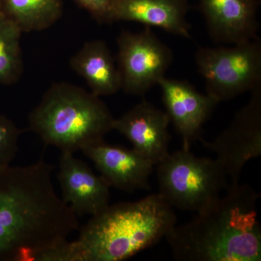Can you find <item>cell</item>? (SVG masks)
I'll return each instance as SVG.
<instances>
[{"label": "cell", "mask_w": 261, "mask_h": 261, "mask_svg": "<svg viewBox=\"0 0 261 261\" xmlns=\"http://www.w3.org/2000/svg\"><path fill=\"white\" fill-rule=\"evenodd\" d=\"M0 12L23 32L50 28L63 13L62 0H1Z\"/></svg>", "instance_id": "obj_16"}, {"label": "cell", "mask_w": 261, "mask_h": 261, "mask_svg": "<svg viewBox=\"0 0 261 261\" xmlns=\"http://www.w3.org/2000/svg\"><path fill=\"white\" fill-rule=\"evenodd\" d=\"M195 63L205 81L206 94L218 102L251 92L261 85L260 39L201 47Z\"/></svg>", "instance_id": "obj_6"}, {"label": "cell", "mask_w": 261, "mask_h": 261, "mask_svg": "<svg viewBox=\"0 0 261 261\" xmlns=\"http://www.w3.org/2000/svg\"><path fill=\"white\" fill-rule=\"evenodd\" d=\"M70 68L87 82L97 97L110 96L122 88L121 73L103 41L86 43L70 60Z\"/></svg>", "instance_id": "obj_15"}, {"label": "cell", "mask_w": 261, "mask_h": 261, "mask_svg": "<svg viewBox=\"0 0 261 261\" xmlns=\"http://www.w3.org/2000/svg\"><path fill=\"white\" fill-rule=\"evenodd\" d=\"M110 187L127 192L149 190L153 163L133 148L108 145L104 140L81 149Z\"/></svg>", "instance_id": "obj_10"}, {"label": "cell", "mask_w": 261, "mask_h": 261, "mask_svg": "<svg viewBox=\"0 0 261 261\" xmlns=\"http://www.w3.org/2000/svg\"><path fill=\"white\" fill-rule=\"evenodd\" d=\"M100 23H112V13L118 0H73Z\"/></svg>", "instance_id": "obj_19"}, {"label": "cell", "mask_w": 261, "mask_h": 261, "mask_svg": "<svg viewBox=\"0 0 261 261\" xmlns=\"http://www.w3.org/2000/svg\"><path fill=\"white\" fill-rule=\"evenodd\" d=\"M159 85L170 122L181 135L182 149L190 150L193 142L200 140L202 126L219 102L208 94L200 93L186 81L165 76Z\"/></svg>", "instance_id": "obj_9"}, {"label": "cell", "mask_w": 261, "mask_h": 261, "mask_svg": "<svg viewBox=\"0 0 261 261\" xmlns=\"http://www.w3.org/2000/svg\"><path fill=\"white\" fill-rule=\"evenodd\" d=\"M22 32L18 25L0 12V84L18 82L23 70L20 47Z\"/></svg>", "instance_id": "obj_17"}, {"label": "cell", "mask_w": 261, "mask_h": 261, "mask_svg": "<svg viewBox=\"0 0 261 261\" xmlns=\"http://www.w3.org/2000/svg\"><path fill=\"white\" fill-rule=\"evenodd\" d=\"M0 1H1V0H0Z\"/></svg>", "instance_id": "obj_20"}, {"label": "cell", "mask_w": 261, "mask_h": 261, "mask_svg": "<svg viewBox=\"0 0 261 261\" xmlns=\"http://www.w3.org/2000/svg\"><path fill=\"white\" fill-rule=\"evenodd\" d=\"M114 121L100 97L66 82L53 84L29 115V129L46 145L71 153L104 140Z\"/></svg>", "instance_id": "obj_4"}, {"label": "cell", "mask_w": 261, "mask_h": 261, "mask_svg": "<svg viewBox=\"0 0 261 261\" xmlns=\"http://www.w3.org/2000/svg\"><path fill=\"white\" fill-rule=\"evenodd\" d=\"M188 10L187 0H118L113 10L112 23L137 22L189 39L191 25L186 19Z\"/></svg>", "instance_id": "obj_14"}, {"label": "cell", "mask_w": 261, "mask_h": 261, "mask_svg": "<svg viewBox=\"0 0 261 261\" xmlns=\"http://www.w3.org/2000/svg\"><path fill=\"white\" fill-rule=\"evenodd\" d=\"M176 225L161 194L121 202L94 215L74 241L44 252L38 261H121L159 243Z\"/></svg>", "instance_id": "obj_2"}, {"label": "cell", "mask_w": 261, "mask_h": 261, "mask_svg": "<svg viewBox=\"0 0 261 261\" xmlns=\"http://www.w3.org/2000/svg\"><path fill=\"white\" fill-rule=\"evenodd\" d=\"M23 130L4 115H0V168L10 166L18 151V140Z\"/></svg>", "instance_id": "obj_18"}, {"label": "cell", "mask_w": 261, "mask_h": 261, "mask_svg": "<svg viewBox=\"0 0 261 261\" xmlns=\"http://www.w3.org/2000/svg\"><path fill=\"white\" fill-rule=\"evenodd\" d=\"M224 196L195 219L175 226L167 239L175 260L260 261V197L248 185H229Z\"/></svg>", "instance_id": "obj_3"}, {"label": "cell", "mask_w": 261, "mask_h": 261, "mask_svg": "<svg viewBox=\"0 0 261 261\" xmlns=\"http://www.w3.org/2000/svg\"><path fill=\"white\" fill-rule=\"evenodd\" d=\"M58 178L62 200L77 216L99 214L109 206L110 187L102 176L73 153L61 152Z\"/></svg>", "instance_id": "obj_11"}, {"label": "cell", "mask_w": 261, "mask_h": 261, "mask_svg": "<svg viewBox=\"0 0 261 261\" xmlns=\"http://www.w3.org/2000/svg\"><path fill=\"white\" fill-rule=\"evenodd\" d=\"M122 89L143 95L164 78L173 61L171 49L145 27L138 33L123 31L117 39Z\"/></svg>", "instance_id": "obj_7"}, {"label": "cell", "mask_w": 261, "mask_h": 261, "mask_svg": "<svg viewBox=\"0 0 261 261\" xmlns=\"http://www.w3.org/2000/svg\"><path fill=\"white\" fill-rule=\"evenodd\" d=\"M159 193L171 207L199 213L216 202L229 187L216 159L197 157L182 149L157 164Z\"/></svg>", "instance_id": "obj_5"}, {"label": "cell", "mask_w": 261, "mask_h": 261, "mask_svg": "<svg viewBox=\"0 0 261 261\" xmlns=\"http://www.w3.org/2000/svg\"><path fill=\"white\" fill-rule=\"evenodd\" d=\"M54 170L42 159L0 168V261H37L80 229L78 216L55 190Z\"/></svg>", "instance_id": "obj_1"}, {"label": "cell", "mask_w": 261, "mask_h": 261, "mask_svg": "<svg viewBox=\"0 0 261 261\" xmlns=\"http://www.w3.org/2000/svg\"><path fill=\"white\" fill-rule=\"evenodd\" d=\"M169 117L147 101L136 105L113 123V130L125 136L133 149L154 165L168 153Z\"/></svg>", "instance_id": "obj_12"}, {"label": "cell", "mask_w": 261, "mask_h": 261, "mask_svg": "<svg viewBox=\"0 0 261 261\" xmlns=\"http://www.w3.org/2000/svg\"><path fill=\"white\" fill-rule=\"evenodd\" d=\"M207 32L216 43L240 44L258 39L257 0H199Z\"/></svg>", "instance_id": "obj_13"}, {"label": "cell", "mask_w": 261, "mask_h": 261, "mask_svg": "<svg viewBox=\"0 0 261 261\" xmlns=\"http://www.w3.org/2000/svg\"><path fill=\"white\" fill-rule=\"evenodd\" d=\"M251 92L250 101L237 113L227 128L212 142L200 138L216 154L229 185H238L245 164L261 154V85Z\"/></svg>", "instance_id": "obj_8"}]
</instances>
